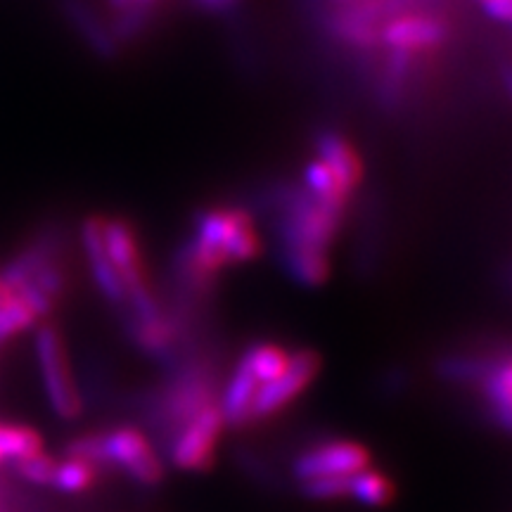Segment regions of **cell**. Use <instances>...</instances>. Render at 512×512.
<instances>
[{
	"label": "cell",
	"instance_id": "cell-14",
	"mask_svg": "<svg viewBox=\"0 0 512 512\" xmlns=\"http://www.w3.org/2000/svg\"><path fill=\"white\" fill-rule=\"evenodd\" d=\"M283 266L292 280L304 287H318L330 278L328 252H318L309 247H280Z\"/></svg>",
	"mask_w": 512,
	"mask_h": 512
},
{
	"label": "cell",
	"instance_id": "cell-3",
	"mask_svg": "<svg viewBox=\"0 0 512 512\" xmlns=\"http://www.w3.org/2000/svg\"><path fill=\"white\" fill-rule=\"evenodd\" d=\"M100 451L102 465L119 467L140 486H157L164 479L162 460L136 427H117L100 434Z\"/></svg>",
	"mask_w": 512,
	"mask_h": 512
},
{
	"label": "cell",
	"instance_id": "cell-22",
	"mask_svg": "<svg viewBox=\"0 0 512 512\" xmlns=\"http://www.w3.org/2000/svg\"><path fill=\"white\" fill-rule=\"evenodd\" d=\"M302 494L311 501H339L349 496V477H318L302 482Z\"/></svg>",
	"mask_w": 512,
	"mask_h": 512
},
{
	"label": "cell",
	"instance_id": "cell-15",
	"mask_svg": "<svg viewBox=\"0 0 512 512\" xmlns=\"http://www.w3.org/2000/svg\"><path fill=\"white\" fill-rule=\"evenodd\" d=\"M304 190L311 197H316L318 202L342 211L347 207V200L351 195L347 185L335 176V171L325 162H320V159H313V162L304 166Z\"/></svg>",
	"mask_w": 512,
	"mask_h": 512
},
{
	"label": "cell",
	"instance_id": "cell-9",
	"mask_svg": "<svg viewBox=\"0 0 512 512\" xmlns=\"http://www.w3.org/2000/svg\"><path fill=\"white\" fill-rule=\"evenodd\" d=\"M482 399L489 418L512 434V351L486 361V370L479 380Z\"/></svg>",
	"mask_w": 512,
	"mask_h": 512
},
{
	"label": "cell",
	"instance_id": "cell-1",
	"mask_svg": "<svg viewBox=\"0 0 512 512\" xmlns=\"http://www.w3.org/2000/svg\"><path fill=\"white\" fill-rule=\"evenodd\" d=\"M36 358L41 368L43 389L50 408L57 418L74 420L81 415V394L69 368L67 349H64L60 330L53 323H43L36 332Z\"/></svg>",
	"mask_w": 512,
	"mask_h": 512
},
{
	"label": "cell",
	"instance_id": "cell-7",
	"mask_svg": "<svg viewBox=\"0 0 512 512\" xmlns=\"http://www.w3.org/2000/svg\"><path fill=\"white\" fill-rule=\"evenodd\" d=\"M81 242H83V249H86V259H88V266H91L93 280L95 285H98L102 297L114 306H126L124 280L119 278L117 268L112 266L110 256H107L105 240H102L100 216H91V219L83 221Z\"/></svg>",
	"mask_w": 512,
	"mask_h": 512
},
{
	"label": "cell",
	"instance_id": "cell-4",
	"mask_svg": "<svg viewBox=\"0 0 512 512\" xmlns=\"http://www.w3.org/2000/svg\"><path fill=\"white\" fill-rule=\"evenodd\" d=\"M223 427H226V422H223L219 403L204 408L202 413H197L195 418H192L188 425H185L183 430L171 439L169 444L171 463L183 472L209 470Z\"/></svg>",
	"mask_w": 512,
	"mask_h": 512
},
{
	"label": "cell",
	"instance_id": "cell-6",
	"mask_svg": "<svg viewBox=\"0 0 512 512\" xmlns=\"http://www.w3.org/2000/svg\"><path fill=\"white\" fill-rule=\"evenodd\" d=\"M370 467V451L358 441L337 439L306 448L292 463V475L299 482L318 477H351Z\"/></svg>",
	"mask_w": 512,
	"mask_h": 512
},
{
	"label": "cell",
	"instance_id": "cell-25",
	"mask_svg": "<svg viewBox=\"0 0 512 512\" xmlns=\"http://www.w3.org/2000/svg\"><path fill=\"white\" fill-rule=\"evenodd\" d=\"M12 297H15V292H12V290H10V287H8V285H5L3 275H0V306H3V304H8Z\"/></svg>",
	"mask_w": 512,
	"mask_h": 512
},
{
	"label": "cell",
	"instance_id": "cell-16",
	"mask_svg": "<svg viewBox=\"0 0 512 512\" xmlns=\"http://www.w3.org/2000/svg\"><path fill=\"white\" fill-rule=\"evenodd\" d=\"M290 356L287 351L280 347V344L273 342H256L245 351V356L240 358L245 363L249 373L254 375V380L261 384H268L278 380L280 375L285 373L287 366H290Z\"/></svg>",
	"mask_w": 512,
	"mask_h": 512
},
{
	"label": "cell",
	"instance_id": "cell-18",
	"mask_svg": "<svg viewBox=\"0 0 512 512\" xmlns=\"http://www.w3.org/2000/svg\"><path fill=\"white\" fill-rule=\"evenodd\" d=\"M43 448V437L27 425H0V456L24 460Z\"/></svg>",
	"mask_w": 512,
	"mask_h": 512
},
{
	"label": "cell",
	"instance_id": "cell-12",
	"mask_svg": "<svg viewBox=\"0 0 512 512\" xmlns=\"http://www.w3.org/2000/svg\"><path fill=\"white\" fill-rule=\"evenodd\" d=\"M256 392H259V382L254 380V375L249 373L245 363L238 361V366H235L233 375H230V380L226 384L223 399L219 401L223 422L230 427L247 425Z\"/></svg>",
	"mask_w": 512,
	"mask_h": 512
},
{
	"label": "cell",
	"instance_id": "cell-21",
	"mask_svg": "<svg viewBox=\"0 0 512 512\" xmlns=\"http://www.w3.org/2000/svg\"><path fill=\"white\" fill-rule=\"evenodd\" d=\"M55 470H57V460L43 451H38V453H34V456H29L24 460H17L19 477L27 479V482L36 484V486L53 484Z\"/></svg>",
	"mask_w": 512,
	"mask_h": 512
},
{
	"label": "cell",
	"instance_id": "cell-5",
	"mask_svg": "<svg viewBox=\"0 0 512 512\" xmlns=\"http://www.w3.org/2000/svg\"><path fill=\"white\" fill-rule=\"evenodd\" d=\"M320 356L311 349H299L290 356V366L278 380L261 384L259 392L254 396L252 413H249V422L252 420H266L273 418L275 413L283 411L285 406L297 399L299 394H304V389L316 380L320 373Z\"/></svg>",
	"mask_w": 512,
	"mask_h": 512
},
{
	"label": "cell",
	"instance_id": "cell-11",
	"mask_svg": "<svg viewBox=\"0 0 512 512\" xmlns=\"http://www.w3.org/2000/svg\"><path fill=\"white\" fill-rule=\"evenodd\" d=\"M126 328L128 335L133 339V344H136L143 354L150 358H159V361H169V358L174 356L176 325L166 313L152 320L126 316Z\"/></svg>",
	"mask_w": 512,
	"mask_h": 512
},
{
	"label": "cell",
	"instance_id": "cell-26",
	"mask_svg": "<svg viewBox=\"0 0 512 512\" xmlns=\"http://www.w3.org/2000/svg\"><path fill=\"white\" fill-rule=\"evenodd\" d=\"M0 463H3V456H0Z\"/></svg>",
	"mask_w": 512,
	"mask_h": 512
},
{
	"label": "cell",
	"instance_id": "cell-8",
	"mask_svg": "<svg viewBox=\"0 0 512 512\" xmlns=\"http://www.w3.org/2000/svg\"><path fill=\"white\" fill-rule=\"evenodd\" d=\"M384 43L403 55H420L430 53L446 38V24L437 17H399L384 29Z\"/></svg>",
	"mask_w": 512,
	"mask_h": 512
},
{
	"label": "cell",
	"instance_id": "cell-2",
	"mask_svg": "<svg viewBox=\"0 0 512 512\" xmlns=\"http://www.w3.org/2000/svg\"><path fill=\"white\" fill-rule=\"evenodd\" d=\"M214 403L211 377L204 370H188V373L178 375L157 396L152 403V415H155V425L159 430L166 434L171 432V439H174L197 413L214 406Z\"/></svg>",
	"mask_w": 512,
	"mask_h": 512
},
{
	"label": "cell",
	"instance_id": "cell-13",
	"mask_svg": "<svg viewBox=\"0 0 512 512\" xmlns=\"http://www.w3.org/2000/svg\"><path fill=\"white\" fill-rule=\"evenodd\" d=\"M62 10L64 17L72 22V27L79 31V36L91 46V50L105 57L117 53V41H114L112 31L95 17L93 8L86 0H62Z\"/></svg>",
	"mask_w": 512,
	"mask_h": 512
},
{
	"label": "cell",
	"instance_id": "cell-17",
	"mask_svg": "<svg viewBox=\"0 0 512 512\" xmlns=\"http://www.w3.org/2000/svg\"><path fill=\"white\" fill-rule=\"evenodd\" d=\"M349 496L366 508H384L394 501L396 486L387 475L366 467L349 477Z\"/></svg>",
	"mask_w": 512,
	"mask_h": 512
},
{
	"label": "cell",
	"instance_id": "cell-10",
	"mask_svg": "<svg viewBox=\"0 0 512 512\" xmlns=\"http://www.w3.org/2000/svg\"><path fill=\"white\" fill-rule=\"evenodd\" d=\"M316 152L320 162H325L335 171V176L354 192L363 183V162L358 157L356 147L349 143L342 133L320 131L316 136Z\"/></svg>",
	"mask_w": 512,
	"mask_h": 512
},
{
	"label": "cell",
	"instance_id": "cell-23",
	"mask_svg": "<svg viewBox=\"0 0 512 512\" xmlns=\"http://www.w3.org/2000/svg\"><path fill=\"white\" fill-rule=\"evenodd\" d=\"M482 10L496 22H510L512 24V0H477Z\"/></svg>",
	"mask_w": 512,
	"mask_h": 512
},
{
	"label": "cell",
	"instance_id": "cell-24",
	"mask_svg": "<svg viewBox=\"0 0 512 512\" xmlns=\"http://www.w3.org/2000/svg\"><path fill=\"white\" fill-rule=\"evenodd\" d=\"M235 3H240V0H195V5H200L202 10H209V12H223L233 8Z\"/></svg>",
	"mask_w": 512,
	"mask_h": 512
},
{
	"label": "cell",
	"instance_id": "cell-19",
	"mask_svg": "<svg viewBox=\"0 0 512 512\" xmlns=\"http://www.w3.org/2000/svg\"><path fill=\"white\" fill-rule=\"evenodd\" d=\"M95 475H98L95 465L79 458H67L64 463H57L53 486L62 494H83L95 484Z\"/></svg>",
	"mask_w": 512,
	"mask_h": 512
},
{
	"label": "cell",
	"instance_id": "cell-20",
	"mask_svg": "<svg viewBox=\"0 0 512 512\" xmlns=\"http://www.w3.org/2000/svg\"><path fill=\"white\" fill-rule=\"evenodd\" d=\"M36 320L38 313L19 294H15L8 304L0 306V347L10 342L12 337H17L19 332L29 330Z\"/></svg>",
	"mask_w": 512,
	"mask_h": 512
},
{
	"label": "cell",
	"instance_id": "cell-27",
	"mask_svg": "<svg viewBox=\"0 0 512 512\" xmlns=\"http://www.w3.org/2000/svg\"><path fill=\"white\" fill-rule=\"evenodd\" d=\"M510 88H512V81H510Z\"/></svg>",
	"mask_w": 512,
	"mask_h": 512
}]
</instances>
